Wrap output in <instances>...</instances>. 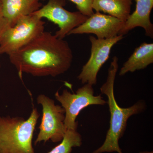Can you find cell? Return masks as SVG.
<instances>
[{"label":"cell","mask_w":153,"mask_h":153,"mask_svg":"<svg viewBox=\"0 0 153 153\" xmlns=\"http://www.w3.org/2000/svg\"><path fill=\"white\" fill-rule=\"evenodd\" d=\"M125 22L110 15L96 12L88 17L82 25L68 34H93L98 39H108L118 36Z\"/></svg>","instance_id":"cell-9"},{"label":"cell","mask_w":153,"mask_h":153,"mask_svg":"<svg viewBox=\"0 0 153 153\" xmlns=\"http://www.w3.org/2000/svg\"><path fill=\"white\" fill-rule=\"evenodd\" d=\"M1 55V53H0V55ZM1 61H0V68H1Z\"/></svg>","instance_id":"cell-17"},{"label":"cell","mask_w":153,"mask_h":153,"mask_svg":"<svg viewBox=\"0 0 153 153\" xmlns=\"http://www.w3.org/2000/svg\"><path fill=\"white\" fill-rule=\"evenodd\" d=\"M42 1H44V0H42Z\"/></svg>","instance_id":"cell-18"},{"label":"cell","mask_w":153,"mask_h":153,"mask_svg":"<svg viewBox=\"0 0 153 153\" xmlns=\"http://www.w3.org/2000/svg\"><path fill=\"white\" fill-rule=\"evenodd\" d=\"M123 38V35L108 39H98L93 36L89 37L91 43L90 57L77 76L82 83L92 85L96 84L98 72L109 58L111 49Z\"/></svg>","instance_id":"cell-8"},{"label":"cell","mask_w":153,"mask_h":153,"mask_svg":"<svg viewBox=\"0 0 153 153\" xmlns=\"http://www.w3.org/2000/svg\"><path fill=\"white\" fill-rule=\"evenodd\" d=\"M135 1L136 2L135 10L125 22L119 35L124 36L133 29L140 27L145 30L146 36L152 38L153 25L151 21L150 14L153 7V0Z\"/></svg>","instance_id":"cell-10"},{"label":"cell","mask_w":153,"mask_h":153,"mask_svg":"<svg viewBox=\"0 0 153 153\" xmlns=\"http://www.w3.org/2000/svg\"><path fill=\"white\" fill-rule=\"evenodd\" d=\"M4 18L13 27L21 17L33 13L42 7L40 0H1Z\"/></svg>","instance_id":"cell-11"},{"label":"cell","mask_w":153,"mask_h":153,"mask_svg":"<svg viewBox=\"0 0 153 153\" xmlns=\"http://www.w3.org/2000/svg\"><path fill=\"white\" fill-rule=\"evenodd\" d=\"M153 63V44L143 43L135 49L133 53L124 63L119 75L123 76L129 72L144 69Z\"/></svg>","instance_id":"cell-12"},{"label":"cell","mask_w":153,"mask_h":153,"mask_svg":"<svg viewBox=\"0 0 153 153\" xmlns=\"http://www.w3.org/2000/svg\"><path fill=\"white\" fill-rule=\"evenodd\" d=\"M118 68V58L114 56L111 63L106 81L100 88L101 93L105 94L108 98L107 103L111 114L110 127L103 144L91 153H123L119 140L124 133L127 122L133 115L142 112L145 108L144 103L141 102L126 108H122L118 105L115 98L114 84Z\"/></svg>","instance_id":"cell-2"},{"label":"cell","mask_w":153,"mask_h":153,"mask_svg":"<svg viewBox=\"0 0 153 153\" xmlns=\"http://www.w3.org/2000/svg\"><path fill=\"white\" fill-rule=\"evenodd\" d=\"M45 22L32 14L21 17L7 27L0 38V53L10 55L25 47L44 31Z\"/></svg>","instance_id":"cell-4"},{"label":"cell","mask_w":153,"mask_h":153,"mask_svg":"<svg viewBox=\"0 0 153 153\" xmlns=\"http://www.w3.org/2000/svg\"><path fill=\"white\" fill-rule=\"evenodd\" d=\"M37 100L38 104L42 105L43 114L35 144L50 140L53 143L61 141L66 131L64 108L55 105L54 100L44 94L38 95Z\"/></svg>","instance_id":"cell-6"},{"label":"cell","mask_w":153,"mask_h":153,"mask_svg":"<svg viewBox=\"0 0 153 153\" xmlns=\"http://www.w3.org/2000/svg\"><path fill=\"white\" fill-rule=\"evenodd\" d=\"M82 137L76 129L66 130L61 142L48 153H71L73 147L82 145Z\"/></svg>","instance_id":"cell-14"},{"label":"cell","mask_w":153,"mask_h":153,"mask_svg":"<svg viewBox=\"0 0 153 153\" xmlns=\"http://www.w3.org/2000/svg\"><path fill=\"white\" fill-rule=\"evenodd\" d=\"M76 5L79 12L86 16L89 17L94 13L92 8L93 0H69Z\"/></svg>","instance_id":"cell-15"},{"label":"cell","mask_w":153,"mask_h":153,"mask_svg":"<svg viewBox=\"0 0 153 153\" xmlns=\"http://www.w3.org/2000/svg\"><path fill=\"white\" fill-rule=\"evenodd\" d=\"M40 115L35 108L26 120L0 116V153H35L32 141Z\"/></svg>","instance_id":"cell-3"},{"label":"cell","mask_w":153,"mask_h":153,"mask_svg":"<svg viewBox=\"0 0 153 153\" xmlns=\"http://www.w3.org/2000/svg\"><path fill=\"white\" fill-rule=\"evenodd\" d=\"M7 22L3 16L1 4L0 0V38L5 30L8 27Z\"/></svg>","instance_id":"cell-16"},{"label":"cell","mask_w":153,"mask_h":153,"mask_svg":"<svg viewBox=\"0 0 153 153\" xmlns=\"http://www.w3.org/2000/svg\"><path fill=\"white\" fill-rule=\"evenodd\" d=\"M9 56L21 78L24 73L36 76L63 74L71 67L73 58L67 41L45 31Z\"/></svg>","instance_id":"cell-1"},{"label":"cell","mask_w":153,"mask_h":153,"mask_svg":"<svg viewBox=\"0 0 153 153\" xmlns=\"http://www.w3.org/2000/svg\"><path fill=\"white\" fill-rule=\"evenodd\" d=\"M133 0H93L92 8L125 22L131 15Z\"/></svg>","instance_id":"cell-13"},{"label":"cell","mask_w":153,"mask_h":153,"mask_svg":"<svg viewBox=\"0 0 153 153\" xmlns=\"http://www.w3.org/2000/svg\"><path fill=\"white\" fill-rule=\"evenodd\" d=\"M66 4V0H49L45 5L33 13L40 19L46 18L58 25L59 30L55 35L61 39L68 36L71 30L83 24L88 17L79 11L67 10L64 8Z\"/></svg>","instance_id":"cell-7"},{"label":"cell","mask_w":153,"mask_h":153,"mask_svg":"<svg viewBox=\"0 0 153 153\" xmlns=\"http://www.w3.org/2000/svg\"><path fill=\"white\" fill-rule=\"evenodd\" d=\"M55 97L65 110L64 123L66 130L76 129L78 123L76 119L83 108L92 105H104L107 103L101 95L94 96L92 85L88 83L77 89L76 94L64 89L61 94L57 91Z\"/></svg>","instance_id":"cell-5"}]
</instances>
